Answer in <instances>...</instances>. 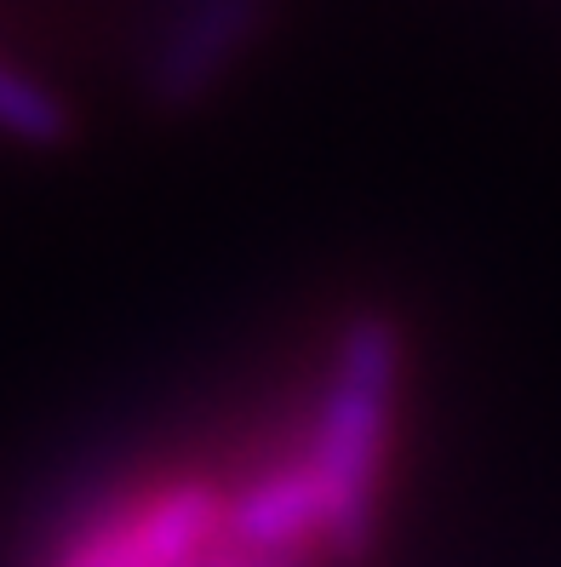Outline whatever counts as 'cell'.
I'll list each match as a JSON object with an SVG mask.
<instances>
[{
  "instance_id": "8992f818",
  "label": "cell",
  "mask_w": 561,
  "mask_h": 567,
  "mask_svg": "<svg viewBox=\"0 0 561 567\" xmlns=\"http://www.w3.org/2000/svg\"><path fill=\"white\" fill-rule=\"evenodd\" d=\"M189 567H304V556H247V550L212 545L201 561H189Z\"/></svg>"
},
{
  "instance_id": "277c9868",
  "label": "cell",
  "mask_w": 561,
  "mask_h": 567,
  "mask_svg": "<svg viewBox=\"0 0 561 567\" xmlns=\"http://www.w3.org/2000/svg\"><path fill=\"white\" fill-rule=\"evenodd\" d=\"M321 487L304 458L263 471L236 498H224V545L247 556H310V545H321Z\"/></svg>"
},
{
  "instance_id": "7a4b0ae2",
  "label": "cell",
  "mask_w": 561,
  "mask_h": 567,
  "mask_svg": "<svg viewBox=\"0 0 561 567\" xmlns=\"http://www.w3.org/2000/svg\"><path fill=\"white\" fill-rule=\"evenodd\" d=\"M212 545H224V493L189 476L81 516L46 567H189Z\"/></svg>"
},
{
  "instance_id": "3957f363",
  "label": "cell",
  "mask_w": 561,
  "mask_h": 567,
  "mask_svg": "<svg viewBox=\"0 0 561 567\" xmlns=\"http://www.w3.org/2000/svg\"><path fill=\"white\" fill-rule=\"evenodd\" d=\"M270 29V0H173L138 63L155 115H195L247 63Z\"/></svg>"
},
{
  "instance_id": "6da1fadb",
  "label": "cell",
  "mask_w": 561,
  "mask_h": 567,
  "mask_svg": "<svg viewBox=\"0 0 561 567\" xmlns=\"http://www.w3.org/2000/svg\"><path fill=\"white\" fill-rule=\"evenodd\" d=\"M402 384V327L367 310L344 327L310 424L304 471L321 487V545L339 561H367L378 539V476Z\"/></svg>"
},
{
  "instance_id": "5b68a950",
  "label": "cell",
  "mask_w": 561,
  "mask_h": 567,
  "mask_svg": "<svg viewBox=\"0 0 561 567\" xmlns=\"http://www.w3.org/2000/svg\"><path fill=\"white\" fill-rule=\"evenodd\" d=\"M70 104L23 70V63L12 58H0V138H12V144H63L70 138Z\"/></svg>"
}]
</instances>
